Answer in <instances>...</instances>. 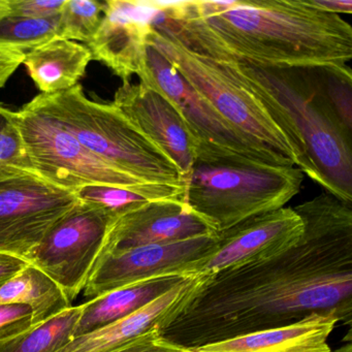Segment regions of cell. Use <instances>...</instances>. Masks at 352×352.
<instances>
[{"instance_id": "obj_19", "label": "cell", "mask_w": 352, "mask_h": 352, "mask_svg": "<svg viewBox=\"0 0 352 352\" xmlns=\"http://www.w3.org/2000/svg\"><path fill=\"white\" fill-rule=\"evenodd\" d=\"M189 276H160L91 298L82 304L83 309L76 327L75 338L133 314Z\"/></svg>"}, {"instance_id": "obj_11", "label": "cell", "mask_w": 352, "mask_h": 352, "mask_svg": "<svg viewBox=\"0 0 352 352\" xmlns=\"http://www.w3.org/2000/svg\"><path fill=\"white\" fill-rule=\"evenodd\" d=\"M217 234L170 244L148 245L102 255L84 288L94 298L152 278L195 275V267L209 254Z\"/></svg>"}, {"instance_id": "obj_27", "label": "cell", "mask_w": 352, "mask_h": 352, "mask_svg": "<svg viewBox=\"0 0 352 352\" xmlns=\"http://www.w3.org/2000/svg\"><path fill=\"white\" fill-rule=\"evenodd\" d=\"M65 0H0V13L46 19L59 15Z\"/></svg>"}, {"instance_id": "obj_21", "label": "cell", "mask_w": 352, "mask_h": 352, "mask_svg": "<svg viewBox=\"0 0 352 352\" xmlns=\"http://www.w3.org/2000/svg\"><path fill=\"white\" fill-rule=\"evenodd\" d=\"M82 203L90 204L112 216L120 217L151 201L184 199V187L143 184L135 187L88 185L75 191Z\"/></svg>"}, {"instance_id": "obj_18", "label": "cell", "mask_w": 352, "mask_h": 352, "mask_svg": "<svg viewBox=\"0 0 352 352\" xmlns=\"http://www.w3.org/2000/svg\"><path fill=\"white\" fill-rule=\"evenodd\" d=\"M91 60L87 46L56 38L25 52L23 65L38 89L53 94L78 85Z\"/></svg>"}, {"instance_id": "obj_5", "label": "cell", "mask_w": 352, "mask_h": 352, "mask_svg": "<svg viewBox=\"0 0 352 352\" xmlns=\"http://www.w3.org/2000/svg\"><path fill=\"white\" fill-rule=\"evenodd\" d=\"M30 102L113 168L150 184L184 187L177 166L113 102H94L80 84Z\"/></svg>"}, {"instance_id": "obj_6", "label": "cell", "mask_w": 352, "mask_h": 352, "mask_svg": "<svg viewBox=\"0 0 352 352\" xmlns=\"http://www.w3.org/2000/svg\"><path fill=\"white\" fill-rule=\"evenodd\" d=\"M147 43L174 65L255 152L272 164L298 168V153L285 131L224 61L193 52L170 34L153 28Z\"/></svg>"}, {"instance_id": "obj_10", "label": "cell", "mask_w": 352, "mask_h": 352, "mask_svg": "<svg viewBox=\"0 0 352 352\" xmlns=\"http://www.w3.org/2000/svg\"><path fill=\"white\" fill-rule=\"evenodd\" d=\"M138 76L142 84L162 92L180 113L199 141L197 158L245 157L272 164L255 152L174 65L148 43L145 63Z\"/></svg>"}, {"instance_id": "obj_8", "label": "cell", "mask_w": 352, "mask_h": 352, "mask_svg": "<svg viewBox=\"0 0 352 352\" xmlns=\"http://www.w3.org/2000/svg\"><path fill=\"white\" fill-rule=\"evenodd\" d=\"M114 220L104 210L79 201L26 261L49 276L73 302L100 261Z\"/></svg>"}, {"instance_id": "obj_32", "label": "cell", "mask_w": 352, "mask_h": 352, "mask_svg": "<svg viewBox=\"0 0 352 352\" xmlns=\"http://www.w3.org/2000/svg\"><path fill=\"white\" fill-rule=\"evenodd\" d=\"M311 5L320 11L327 13L350 14L352 13V0H309Z\"/></svg>"}, {"instance_id": "obj_1", "label": "cell", "mask_w": 352, "mask_h": 352, "mask_svg": "<svg viewBox=\"0 0 352 352\" xmlns=\"http://www.w3.org/2000/svg\"><path fill=\"white\" fill-rule=\"evenodd\" d=\"M305 230L296 246L263 261L211 274L162 337L197 348L312 314L352 320V207L321 193L294 208Z\"/></svg>"}, {"instance_id": "obj_3", "label": "cell", "mask_w": 352, "mask_h": 352, "mask_svg": "<svg viewBox=\"0 0 352 352\" xmlns=\"http://www.w3.org/2000/svg\"><path fill=\"white\" fill-rule=\"evenodd\" d=\"M285 131L298 168L352 205V131L336 116L323 92L318 67H258L222 60Z\"/></svg>"}, {"instance_id": "obj_12", "label": "cell", "mask_w": 352, "mask_h": 352, "mask_svg": "<svg viewBox=\"0 0 352 352\" xmlns=\"http://www.w3.org/2000/svg\"><path fill=\"white\" fill-rule=\"evenodd\" d=\"M304 230V221L294 208L253 216L217 232L213 248L193 271L215 274L269 261L296 246Z\"/></svg>"}, {"instance_id": "obj_16", "label": "cell", "mask_w": 352, "mask_h": 352, "mask_svg": "<svg viewBox=\"0 0 352 352\" xmlns=\"http://www.w3.org/2000/svg\"><path fill=\"white\" fill-rule=\"evenodd\" d=\"M210 275L211 274L189 276L133 314L74 338L56 352H112L154 327L162 329L188 304Z\"/></svg>"}, {"instance_id": "obj_2", "label": "cell", "mask_w": 352, "mask_h": 352, "mask_svg": "<svg viewBox=\"0 0 352 352\" xmlns=\"http://www.w3.org/2000/svg\"><path fill=\"white\" fill-rule=\"evenodd\" d=\"M154 30L193 52L258 67H346L352 28L309 0L155 1Z\"/></svg>"}, {"instance_id": "obj_17", "label": "cell", "mask_w": 352, "mask_h": 352, "mask_svg": "<svg viewBox=\"0 0 352 352\" xmlns=\"http://www.w3.org/2000/svg\"><path fill=\"white\" fill-rule=\"evenodd\" d=\"M340 322L336 314H312L286 327L191 348L192 352H333L329 338Z\"/></svg>"}, {"instance_id": "obj_24", "label": "cell", "mask_w": 352, "mask_h": 352, "mask_svg": "<svg viewBox=\"0 0 352 352\" xmlns=\"http://www.w3.org/2000/svg\"><path fill=\"white\" fill-rule=\"evenodd\" d=\"M36 173L18 124L17 112L0 102V179Z\"/></svg>"}, {"instance_id": "obj_9", "label": "cell", "mask_w": 352, "mask_h": 352, "mask_svg": "<svg viewBox=\"0 0 352 352\" xmlns=\"http://www.w3.org/2000/svg\"><path fill=\"white\" fill-rule=\"evenodd\" d=\"M78 203L74 191L56 186L36 173L0 179V253L26 261Z\"/></svg>"}, {"instance_id": "obj_20", "label": "cell", "mask_w": 352, "mask_h": 352, "mask_svg": "<svg viewBox=\"0 0 352 352\" xmlns=\"http://www.w3.org/2000/svg\"><path fill=\"white\" fill-rule=\"evenodd\" d=\"M0 304L30 306L34 315V327L73 307L63 290L44 272L30 263L0 285Z\"/></svg>"}, {"instance_id": "obj_15", "label": "cell", "mask_w": 352, "mask_h": 352, "mask_svg": "<svg viewBox=\"0 0 352 352\" xmlns=\"http://www.w3.org/2000/svg\"><path fill=\"white\" fill-rule=\"evenodd\" d=\"M217 234L185 205L184 199L151 201L116 218L102 255L148 245L170 244Z\"/></svg>"}, {"instance_id": "obj_23", "label": "cell", "mask_w": 352, "mask_h": 352, "mask_svg": "<svg viewBox=\"0 0 352 352\" xmlns=\"http://www.w3.org/2000/svg\"><path fill=\"white\" fill-rule=\"evenodd\" d=\"M59 15L46 19L0 13V46L25 52L58 38Z\"/></svg>"}, {"instance_id": "obj_25", "label": "cell", "mask_w": 352, "mask_h": 352, "mask_svg": "<svg viewBox=\"0 0 352 352\" xmlns=\"http://www.w3.org/2000/svg\"><path fill=\"white\" fill-rule=\"evenodd\" d=\"M104 3L96 0H65L59 14L58 38L90 42L100 28Z\"/></svg>"}, {"instance_id": "obj_4", "label": "cell", "mask_w": 352, "mask_h": 352, "mask_svg": "<svg viewBox=\"0 0 352 352\" xmlns=\"http://www.w3.org/2000/svg\"><path fill=\"white\" fill-rule=\"evenodd\" d=\"M296 166L245 157L197 158L185 177L184 203L215 232L281 209L300 192Z\"/></svg>"}, {"instance_id": "obj_28", "label": "cell", "mask_w": 352, "mask_h": 352, "mask_svg": "<svg viewBox=\"0 0 352 352\" xmlns=\"http://www.w3.org/2000/svg\"><path fill=\"white\" fill-rule=\"evenodd\" d=\"M32 308L23 304H0V343L34 327Z\"/></svg>"}, {"instance_id": "obj_29", "label": "cell", "mask_w": 352, "mask_h": 352, "mask_svg": "<svg viewBox=\"0 0 352 352\" xmlns=\"http://www.w3.org/2000/svg\"><path fill=\"white\" fill-rule=\"evenodd\" d=\"M112 352H192L189 348L182 347L180 345L168 341L162 337L158 327H154L151 331L135 339L131 340L129 343L117 348Z\"/></svg>"}, {"instance_id": "obj_26", "label": "cell", "mask_w": 352, "mask_h": 352, "mask_svg": "<svg viewBox=\"0 0 352 352\" xmlns=\"http://www.w3.org/2000/svg\"><path fill=\"white\" fill-rule=\"evenodd\" d=\"M323 92L336 116L352 131V74L346 67H318Z\"/></svg>"}, {"instance_id": "obj_22", "label": "cell", "mask_w": 352, "mask_h": 352, "mask_svg": "<svg viewBox=\"0 0 352 352\" xmlns=\"http://www.w3.org/2000/svg\"><path fill=\"white\" fill-rule=\"evenodd\" d=\"M83 306H73L50 320L0 343V352H56L75 338Z\"/></svg>"}, {"instance_id": "obj_14", "label": "cell", "mask_w": 352, "mask_h": 352, "mask_svg": "<svg viewBox=\"0 0 352 352\" xmlns=\"http://www.w3.org/2000/svg\"><path fill=\"white\" fill-rule=\"evenodd\" d=\"M157 14L155 1L108 0L104 1L102 23L87 44L92 60L100 61L129 83L145 63L147 38Z\"/></svg>"}, {"instance_id": "obj_30", "label": "cell", "mask_w": 352, "mask_h": 352, "mask_svg": "<svg viewBox=\"0 0 352 352\" xmlns=\"http://www.w3.org/2000/svg\"><path fill=\"white\" fill-rule=\"evenodd\" d=\"M24 58L25 52L0 46V88H3L20 65H23Z\"/></svg>"}, {"instance_id": "obj_31", "label": "cell", "mask_w": 352, "mask_h": 352, "mask_svg": "<svg viewBox=\"0 0 352 352\" xmlns=\"http://www.w3.org/2000/svg\"><path fill=\"white\" fill-rule=\"evenodd\" d=\"M28 265L30 263L21 257L0 253V285L13 278Z\"/></svg>"}, {"instance_id": "obj_13", "label": "cell", "mask_w": 352, "mask_h": 352, "mask_svg": "<svg viewBox=\"0 0 352 352\" xmlns=\"http://www.w3.org/2000/svg\"><path fill=\"white\" fill-rule=\"evenodd\" d=\"M113 104L185 177L197 160L199 143L174 104L155 88L123 83Z\"/></svg>"}, {"instance_id": "obj_33", "label": "cell", "mask_w": 352, "mask_h": 352, "mask_svg": "<svg viewBox=\"0 0 352 352\" xmlns=\"http://www.w3.org/2000/svg\"><path fill=\"white\" fill-rule=\"evenodd\" d=\"M333 352H352V343L351 341L346 343L345 345L340 347L339 349L335 350Z\"/></svg>"}, {"instance_id": "obj_7", "label": "cell", "mask_w": 352, "mask_h": 352, "mask_svg": "<svg viewBox=\"0 0 352 352\" xmlns=\"http://www.w3.org/2000/svg\"><path fill=\"white\" fill-rule=\"evenodd\" d=\"M18 124L36 174L75 192L88 185L135 187L144 183L111 166L32 102L17 111Z\"/></svg>"}]
</instances>
